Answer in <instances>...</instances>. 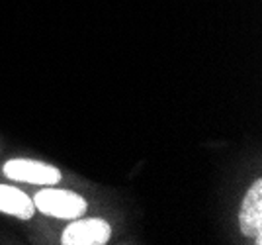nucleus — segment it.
Wrapping results in <instances>:
<instances>
[{
	"mask_svg": "<svg viewBox=\"0 0 262 245\" xmlns=\"http://www.w3.org/2000/svg\"><path fill=\"white\" fill-rule=\"evenodd\" d=\"M112 237V226L102 218H77L61 235L63 245H104Z\"/></svg>",
	"mask_w": 262,
	"mask_h": 245,
	"instance_id": "7ed1b4c3",
	"label": "nucleus"
},
{
	"mask_svg": "<svg viewBox=\"0 0 262 245\" xmlns=\"http://www.w3.org/2000/svg\"><path fill=\"white\" fill-rule=\"evenodd\" d=\"M241 232L252 237L256 243H262V180L256 178L247 190V196L241 204L239 212Z\"/></svg>",
	"mask_w": 262,
	"mask_h": 245,
	"instance_id": "20e7f679",
	"label": "nucleus"
},
{
	"mask_svg": "<svg viewBox=\"0 0 262 245\" xmlns=\"http://www.w3.org/2000/svg\"><path fill=\"white\" fill-rule=\"evenodd\" d=\"M0 212L18 220H30L35 214V204L24 190L10 185H0Z\"/></svg>",
	"mask_w": 262,
	"mask_h": 245,
	"instance_id": "39448f33",
	"label": "nucleus"
},
{
	"mask_svg": "<svg viewBox=\"0 0 262 245\" xmlns=\"http://www.w3.org/2000/svg\"><path fill=\"white\" fill-rule=\"evenodd\" d=\"M33 204H35V210L59 220H77L80 216H84L88 208L84 196H80L78 192L51 189V187L35 192Z\"/></svg>",
	"mask_w": 262,
	"mask_h": 245,
	"instance_id": "f257e3e1",
	"label": "nucleus"
},
{
	"mask_svg": "<svg viewBox=\"0 0 262 245\" xmlns=\"http://www.w3.org/2000/svg\"><path fill=\"white\" fill-rule=\"evenodd\" d=\"M2 171L12 180L37 185V187H53L63 177L57 167L35 159H10L4 163Z\"/></svg>",
	"mask_w": 262,
	"mask_h": 245,
	"instance_id": "f03ea898",
	"label": "nucleus"
}]
</instances>
